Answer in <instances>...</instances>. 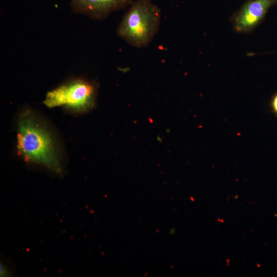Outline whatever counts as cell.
Instances as JSON below:
<instances>
[{
  "instance_id": "3",
  "label": "cell",
  "mask_w": 277,
  "mask_h": 277,
  "mask_svg": "<svg viewBox=\"0 0 277 277\" xmlns=\"http://www.w3.org/2000/svg\"><path fill=\"white\" fill-rule=\"evenodd\" d=\"M97 88L92 82L82 78L70 80L48 92L44 104L49 108L63 106L84 112L94 105Z\"/></svg>"
},
{
  "instance_id": "5",
  "label": "cell",
  "mask_w": 277,
  "mask_h": 277,
  "mask_svg": "<svg viewBox=\"0 0 277 277\" xmlns=\"http://www.w3.org/2000/svg\"><path fill=\"white\" fill-rule=\"evenodd\" d=\"M132 0H71L73 11L96 19L105 18L113 11L124 9Z\"/></svg>"
},
{
  "instance_id": "4",
  "label": "cell",
  "mask_w": 277,
  "mask_h": 277,
  "mask_svg": "<svg viewBox=\"0 0 277 277\" xmlns=\"http://www.w3.org/2000/svg\"><path fill=\"white\" fill-rule=\"evenodd\" d=\"M277 5V0H246L230 17L234 31L250 33L264 19L269 9Z\"/></svg>"
},
{
  "instance_id": "1",
  "label": "cell",
  "mask_w": 277,
  "mask_h": 277,
  "mask_svg": "<svg viewBox=\"0 0 277 277\" xmlns=\"http://www.w3.org/2000/svg\"><path fill=\"white\" fill-rule=\"evenodd\" d=\"M17 148L18 154L28 162L42 165L61 173V162L52 135L29 110L19 116Z\"/></svg>"
},
{
  "instance_id": "2",
  "label": "cell",
  "mask_w": 277,
  "mask_h": 277,
  "mask_svg": "<svg viewBox=\"0 0 277 277\" xmlns=\"http://www.w3.org/2000/svg\"><path fill=\"white\" fill-rule=\"evenodd\" d=\"M130 6L118 26L117 35L133 47H146L159 29L161 10L151 0H136Z\"/></svg>"
},
{
  "instance_id": "6",
  "label": "cell",
  "mask_w": 277,
  "mask_h": 277,
  "mask_svg": "<svg viewBox=\"0 0 277 277\" xmlns=\"http://www.w3.org/2000/svg\"><path fill=\"white\" fill-rule=\"evenodd\" d=\"M271 107L273 112L277 114V92L272 97Z\"/></svg>"
}]
</instances>
